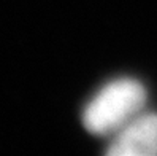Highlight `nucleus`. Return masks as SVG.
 Segmentation results:
<instances>
[{
    "label": "nucleus",
    "instance_id": "1",
    "mask_svg": "<svg viewBox=\"0 0 157 156\" xmlns=\"http://www.w3.org/2000/svg\"><path fill=\"white\" fill-rule=\"evenodd\" d=\"M146 89L132 78L114 80L89 100L82 113L84 127L95 135H113L141 113Z\"/></svg>",
    "mask_w": 157,
    "mask_h": 156
},
{
    "label": "nucleus",
    "instance_id": "2",
    "mask_svg": "<svg viewBox=\"0 0 157 156\" xmlns=\"http://www.w3.org/2000/svg\"><path fill=\"white\" fill-rule=\"evenodd\" d=\"M109 156H157V113H140L113 134Z\"/></svg>",
    "mask_w": 157,
    "mask_h": 156
}]
</instances>
